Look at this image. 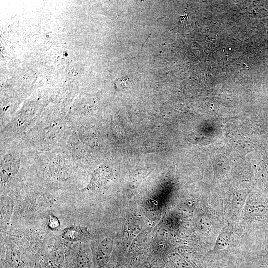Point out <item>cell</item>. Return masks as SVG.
I'll use <instances>...</instances> for the list:
<instances>
[{
	"instance_id": "6",
	"label": "cell",
	"mask_w": 268,
	"mask_h": 268,
	"mask_svg": "<svg viewBox=\"0 0 268 268\" xmlns=\"http://www.w3.org/2000/svg\"><path fill=\"white\" fill-rule=\"evenodd\" d=\"M197 225L201 230L206 232L210 229L211 222L207 216L201 215L197 218Z\"/></svg>"
},
{
	"instance_id": "8",
	"label": "cell",
	"mask_w": 268,
	"mask_h": 268,
	"mask_svg": "<svg viewBox=\"0 0 268 268\" xmlns=\"http://www.w3.org/2000/svg\"><path fill=\"white\" fill-rule=\"evenodd\" d=\"M50 226L54 228L57 227L58 225V220L55 217H52L49 219Z\"/></svg>"
},
{
	"instance_id": "3",
	"label": "cell",
	"mask_w": 268,
	"mask_h": 268,
	"mask_svg": "<svg viewBox=\"0 0 268 268\" xmlns=\"http://www.w3.org/2000/svg\"><path fill=\"white\" fill-rule=\"evenodd\" d=\"M112 247V242L109 239H104L99 245L96 254L97 263L99 266L105 264L109 257Z\"/></svg>"
},
{
	"instance_id": "5",
	"label": "cell",
	"mask_w": 268,
	"mask_h": 268,
	"mask_svg": "<svg viewBox=\"0 0 268 268\" xmlns=\"http://www.w3.org/2000/svg\"><path fill=\"white\" fill-rule=\"evenodd\" d=\"M75 267L76 268H92L91 259L84 249L80 250L76 254Z\"/></svg>"
},
{
	"instance_id": "7",
	"label": "cell",
	"mask_w": 268,
	"mask_h": 268,
	"mask_svg": "<svg viewBox=\"0 0 268 268\" xmlns=\"http://www.w3.org/2000/svg\"><path fill=\"white\" fill-rule=\"evenodd\" d=\"M227 236L222 233L218 237L216 241V247L219 249H224L227 246Z\"/></svg>"
},
{
	"instance_id": "9",
	"label": "cell",
	"mask_w": 268,
	"mask_h": 268,
	"mask_svg": "<svg viewBox=\"0 0 268 268\" xmlns=\"http://www.w3.org/2000/svg\"><path fill=\"white\" fill-rule=\"evenodd\" d=\"M72 70L73 71V72L71 71L72 74L74 76H76L77 75V72L74 69H72Z\"/></svg>"
},
{
	"instance_id": "2",
	"label": "cell",
	"mask_w": 268,
	"mask_h": 268,
	"mask_svg": "<svg viewBox=\"0 0 268 268\" xmlns=\"http://www.w3.org/2000/svg\"><path fill=\"white\" fill-rule=\"evenodd\" d=\"M17 157L11 154L5 156L1 164V177L6 180L14 175L18 171V162Z\"/></svg>"
},
{
	"instance_id": "4",
	"label": "cell",
	"mask_w": 268,
	"mask_h": 268,
	"mask_svg": "<svg viewBox=\"0 0 268 268\" xmlns=\"http://www.w3.org/2000/svg\"><path fill=\"white\" fill-rule=\"evenodd\" d=\"M86 232L82 227L73 226L64 229L63 235L69 240H80L85 237Z\"/></svg>"
},
{
	"instance_id": "1",
	"label": "cell",
	"mask_w": 268,
	"mask_h": 268,
	"mask_svg": "<svg viewBox=\"0 0 268 268\" xmlns=\"http://www.w3.org/2000/svg\"><path fill=\"white\" fill-rule=\"evenodd\" d=\"M111 178V173L110 170L106 167H100L93 172L87 188L94 189L105 186L110 180Z\"/></svg>"
}]
</instances>
